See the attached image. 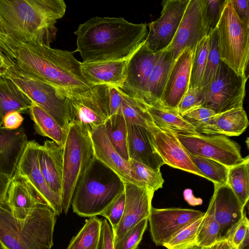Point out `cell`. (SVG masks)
<instances>
[{
    "label": "cell",
    "mask_w": 249,
    "mask_h": 249,
    "mask_svg": "<svg viewBox=\"0 0 249 249\" xmlns=\"http://www.w3.org/2000/svg\"><path fill=\"white\" fill-rule=\"evenodd\" d=\"M124 191V180L95 158L75 188L73 211L83 217L100 215Z\"/></svg>",
    "instance_id": "obj_5"
},
{
    "label": "cell",
    "mask_w": 249,
    "mask_h": 249,
    "mask_svg": "<svg viewBox=\"0 0 249 249\" xmlns=\"http://www.w3.org/2000/svg\"><path fill=\"white\" fill-rule=\"evenodd\" d=\"M121 111L126 124L140 125L147 129L153 124L152 119L145 105L140 101L129 96L121 89Z\"/></svg>",
    "instance_id": "obj_35"
},
{
    "label": "cell",
    "mask_w": 249,
    "mask_h": 249,
    "mask_svg": "<svg viewBox=\"0 0 249 249\" xmlns=\"http://www.w3.org/2000/svg\"><path fill=\"white\" fill-rule=\"evenodd\" d=\"M210 249H235L226 240H221L210 247Z\"/></svg>",
    "instance_id": "obj_52"
},
{
    "label": "cell",
    "mask_w": 249,
    "mask_h": 249,
    "mask_svg": "<svg viewBox=\"0 0 249 249\" xmlns=\"http://www.w3.org/2000/svg\"></svg>",
    "instance_id": "obj_59"
},
{
    "label": "cell",
    "mask_w": 249,
    "mask_h": 249,
    "mask_svg": "<svg viewBox=\"0 0 249 249\" xmlns=\"http://www.w3.org/2000/svg\"><path fill=\"white\" fill-rule=\"evenodd\" d=\"M38 158L40 168L46 183L54 193L61 198L63 146L53 141L46 140L43 145L39 144Z\"/></svg>",
    "instance_id": "obj_22"
},
{
    "label": "cell",
    "mask_w": 249,
    "mask_h": 249,
    "mask_svg": "<svg viewBox=\"0 0 249 249\" xmlns=\"http://www.w3.org/2000/svg\"><path fill=\"white\" fill-rule=\"evenodd\" d=\"M95 158L90 130L80 123L70 122L63 146L61 198L62 211L65 214L77 184Z\"/></svg>",
    "instance_id": "obj_6"
},
{
    "label": "cell",
    "mask_w": 249,
    "mask_h": 249,
    "mask_svg": "<svg viewBox=\"0 0 249 249\" xmlns=\"http://www.w3.org/2000/svg\"><path fill=\"white\" fill-rule=\"evenodd\" d=\"M209 50L201 89L209 85L214 78L221 62L219 56L216 28L208 35Z\"/></svg>",
    "instance_id": "obj_41"
},
{
    "label": "cell",
    "mask_w": 249,
    "mask_h": 249,
    "mask_svg": "<svg viewBox=\"0 0 249 249\" xmlns=\"http://www.w3.org/2000/svg\"><path fill=\"white\" fill-rule=\"evenodd\" d=\"M209 50V38L205 36L196 46L193 55L189 89L200 88Z\"/></svg>",
    "instance_id": "obj_39"
},
{
    "label": "cell",
    "mask_w": 249,
    "mask_h": 249,
    "mask_svg": "<svg viewBox=\"0 0 249 249\" xmlns=\"http://www.w3.org/2000/svg\"><path fill=\"white\" fill-rule=\"evenodd\" d=\"M160 53L152 51L144 42L130 57L125 78L120 89L142 102L148 80Z\"/></svg>",
    "instance_id": "obj_18"
},
{
    "label": "cell",
    "mask_w": 249,
    "mask_h": 249,
    "mask_svg": "<svg viewBox=\"0 0 249 249\" xmlns=\"http://www.w3.org/2000/svg\"><path fill=\"white\" fill-rule=\"evenodd\" d=\"M125 200L124 191L100 214L106 218L110 222L113 234L115 232L123 215Z\"/></svg>",
    "instance_id": "obj_44"
},
{
    "label": "cell",
    "mask_w": 249,
    "mask_h": 249,
    "mask_svg": "<svg viewBox=\"0 0 249 249\" xmlns=\"http://www.w3.org/2000/svg\"><path fill=\"white\" fill-rule=\"evenodd\" d=\"M216 114H218L211 109L200 107L187 112L182 116L196 127V125L207 122Z\"/></svg>",
    "instance_id": "obj_47"
},
{
    "label": "cell",
    "mask_w": 249,
    "mask_h": 249,
    "mask_svg": "<svg viewBox=\"0 0 249 249\" xmlns=\"http://www.w3.org/2000/svg\"><path fill=\"white\" fill-rule=\"evenodd\" d=\"M99 249H114L112 229L106 219L101 220V231Z\"/></svg>",
    "instance_id": "obj_48"
},
{
    "label": "cell",
    "mask_w": 249,
    "mask_h": 249,
    "mask_svg": "<svg viewBox=\"0 0 249 249\" xmlns=\"http://www.w3.org/2000/svg\"><path fill=\"white\" fill-rule=\"evenodd\" d=\"M226 0H205V18L208 35L216 29Z\"/></svg>",
    "instance_id": "obj_45"
},
{
    "label": "cell",
    "mask_w": 249,
    "mask_h": 249,
    "mask_svg": "<svg viewBox=\"0 0 249 249\" xmlns=\"http://www.w3.org/2000/svg\"><path fill=\"white\" fill-rule=\"evenodd\" d=\"M152 143L165 164L205 178L192 161L174 131L160 128L154 124L147 129Z\"/></svg>",
    "instance_id": "obj_16"
},
{
    "label": "cell",
    "mask_w": 249,
    "mask_h": 249,
    "mask_svg": "<svg viewBox=\"0 0 249 249\" xmlns=\"http://www.w3.org/2000/svg\"><path fill=\"white\" fill-rule=\"evenodd\" d=\"M130 58L117 61L81 62V71L86 80L93 86L106 85L121 89L125 78Z\"/></svg>",
    "instance_id": "obj_25"
},
{
    "label": "cell",
    "mask_w": 249,
    "mask_h": 249,
    "mask_svg": "<svg viewBox=\"0 0 249 249\" xmlns=\"http://www.w3.org/2000/svg\"><path fill=\"white\" fill-rule=\"evenodd\" d=\"M174 61L167 50L161 52L148 80L142 103L146 106L160 103Z\"/></svg>",
    "instance_id": "obj_28"
},
{
    "label": "cell",
    "mask_w": 249,
    "mask_h": 249,
    "mask_svg": "<svg viewBox=\"0 0 249 249\" xmlns=\"http://www.w3.org/2000/svg\"><path fill=\"white\" fill-rule=\"evenodd\" d=\"M190 156L193 163L204 176L205 178L217 185L227 184L229 169L228 167L212 159L190 153Z\"/></svg>",
    "instance_id": "obj_38"
},
{
    "label": "cell",
    "mask_w": 249,
    "mask_h": 249,
    "mask_svg": "<svg viewBox=\"0 0 249 249\" xmlns=\"http://www.w3.org/2000/svg\"><path fill=\"white\" fill-rule=\"evenodd\" d=\"M12 179L0 173V201L6 198Z\"/></svg>",
    "instance_id": "obj_51"
},
{
    "label": "cell",
    "mask_w": 249,
    "mask_h": 249,
    "mask_svg": "<svg viewBox=\"0 0 249 249\" xmlns=\"http://www.w3.org/2000/svg\"><path fill=\"white\" fill-rule=\"evenodd\" d=\"M2 121H3V119H2V118L1 117V116L0 115V127L2 126Z\"/></svg>",
    "instance_id": "obj_56"
},
{
    "label": "cell",
    "mask_w": 249,
    "mask_h": 249,
    "mask_svg": "<svg viewBox=\"0 0 249 249\" xmlns=\"http://www.w3.org/2000/svg\"><path fill=\"white\" fill-rule=\"evenodd\" d=\"M248 77L238 75L221 61L211 82L201 89L202 107L216 114L243 107Z\"/></svg>",
    "instance_id": "obj_9"
},
{
    "label": "cell",
    "mask_w": 249,
    "mask_h": 249,
    "mask_svg": "<svg viewBox=\"0 0 249 249\" xmlns=\"http://www.w3.org/2000/svg\"><path fill=\"white\" fill-rule=\"evenodd\" d=\"M28 112L36 134L48 137L58 144L64 146L67 129L61 127L52 116L35 104Z\"/></svg>",
    "instance_id": "obj_31"
},
{
    "label": "cell",
    "mask_w": 249,
    "mask_h": 249,
    "mask_svg": "<svg viewBox=\"0 0 249 249\" xmlns=\"http://www.w3.org/2000/svg\"><path fill=\"white\" fill-rule=\"evenodd\" d=\"M0 58L5 60V57L4 55L0 48Z\"/></svg>",
    "instance_id": "obj_54"
},
{
    "label": "cell",
    "mask_w": 249,
    "mask_h": 249,
    "mask_svg": "<svg viewBox=\"0 0 249 249\" xmlns=\"http://www.w3.org/2000/svg\"><path fill=\"white\" fill-rule=\"evenodd\" d=\"M194 50L185 49L174 60L164 87L160 103L176 109L189 89Z\"/></svg>",
    "instance_id": "obj_19"
},
{
    "label": "cell",
    "mask_w": 249,
    "mask_h": 249,
    "mask_svg": "<svg viewBox=\"0 0 249 249\" xmlns=\"http://www.w3.org/2000/svg\"><path fill=\"white\" fill-rule=\"evenodd\" d=\"M175 133L189 153L212 159L229 168L241 163L245 159L239 144L226 136Z\"/></svg>",
    "instance_id": "obj_10"
},
{
    "label": "cell",
    "mask_w": 249,
    "mask_h": 249,
    "mask_svg": "<svg viewBox=\"0 0 249 249\" xmlns=\"http://www.w3.org/2000/svg\"><path fill=\"white\" fill-rule=\"evenodd\" d=\"M148 218L141 221L129 230L119 241L114 243V249H136L147 228Z\"/></svg>",
    "instance_id": "obj_43"
},
{
    "label": "cell",
    "mask_w": 249,
    "mask_h": 249,
    "mask_svg": "<svg viewBox=\"0 0 249 249\" xmlns=\"http://www.w3.org/2000/svg\"><path fill=\"white\" fill-rule=\"evenodd\" d=\"M129 162L133 183L154 191L162 187L164 180L160 171L155 172L134 160Z\"/></svg>",
    "instance_id": "obj_37"
},
{
    "label": "cell",
    "mask_w": 249,
    "mask_h": 249,
    "mask_svg": "<svg viewBox=\"0 0 249 249\" xmlns=\"http://www.w3.org/2000/svg\"><path fill=\"white\" fill-rule=\"evenodd\" d=\"M221 240L219 225L215 219L212 207L209 205L197 231L196 245L200 248H209Z\"/></svg>",
    "instance_id": "obj_36"
},
{
    "label": "cell",
    "mask_w": 249,
    "mask_h": 249,
    "mask_svg": "<svg viewBox=\"0 0 249 249\" xmlns=\"http://www.w3.org/2000/svg\"><path fill=\"white\" fill-rule=\"evenodd\" d=\"M204 213L201 211L190 209L152 207L148 221L153 241L157 246H163L178 230Z\"/></svg>",
    "instance_id": "obj_15"
},
{
    "label": "cell",
    "mask_w": 249,
    "mask_h": 249,
    "mask_svg": "<svg viewBox=\"0 0 249 249\" xmlns=\"http://www.w3.org/2000/svg\"><path fill=\"white\" fill-rule=\"evenodd\" d=\"M227 184L245 208L249 199V158L229 168Z\"/></svg>",
    "instance_id": "obj_33"
},
{
    "label": "cell",
    "mask_w": 249,
    "mask_h": 249,
    "mask_svg": "<svg viewBox=\"0 0 249 249\" xmlns=\"http://www.w3.org/2000/svg\"><path fill=\"white\" fill-rule=\"evenodd\" d=\"M127 149L130 160L139 162L155 172H159L164 162L154 148L147 128L127 124Z\"/></svg>",
    "instance_id": "obj_21"
},
{
    "label": "cell",
    "mask_w": 249,
    "mask_h": 249,
    "mask_svg": "<svg viewBox=\"0 0 249 249\" xmlns=\"http://www.w3.org/2000/svg\"><path fill=\"white\" fill-rule=\"evenodd\" d=\"M202 248H200L197 246H194L192 247H191L188 249H201Z\"/></svg>",
    "instance_id": "obj_55"
},
{
    "label": "cell",
    "mask_w": 249,
    "mask_h": 249,
    "mask_svg": "<svg viewBox=\"0 0 249 249\" xmlns=\"http://www.w3.org/2000/svg\"><path fill=\"white\" fill-rule=\"evenodd\" d=\"M0 249H3L0 243Z\"/></svg>",
    "instance_id": "obj_57"
},
{
    "label": "cell",
    "mask_w": 249,
    "mask_h": 249,
    "mask_svg": "<svg viewBox=\"0 0 249 249\" xmlns=\"http://www.w3.org/2000/svg\"><path fill=\"white\" fill-rule=\"evenodd\" d=\"M95 157L114 172L124 181L133 183L129 162L117 152L109 140L104 124L90 131Z\"/></svg>",
    "instance_id": "obj_23"
},
{
    "label": "cell",
    "mask_w": 249,
    "mask_h": 249,
    "mask_svg": "<svg viewBox=\"0 0 249 249\" xmlns=\"http://www.w3.org/2000/svg\"><path fill=\"white\" fill-rule=\"evenodd\" d=\"M23 120V117L19 112H9L3 117L2 126L9 129H16L20 126Z\"/></svg>",
    "instance_id": "obj_50"
},
{
    "label": "cell",
    "mask_w": 249,
    "mask_h": 249,
    "mask_svg": "<svg viewBox=\"0 0 249 249\" xmlns=\"http://www.w3.org/2000/svg\"><path fill=\"white\" fill-rule=\"evenodd\" d=\"M106 132L112 146L118 154L129 161L127 149V127L121 112L110 116L104 124Z\"/></svg>",
    "instance_id": "obj_32"
},
{
    "label": "cell",
    "mask_w": 249,
    "mask_h": 249,
    "mask_svg": "<svg viewBox=\"0 0 249 249\" xmlns=\"http://www.w3.org/2000/svg\"><path fill=\"white\" fill-rule=\"evenodd\" d=\"M147 26L121 17H93L80 24L74 32V52L79 53L83 63L129 58L144 43Z\"/></svg>",
    "instance_id": "obj_2"
},
{
    "label": "cell",
    "mask_w": 249,
    "mask_h": 249,
    "mask_svg": "<svg viewBox=\"0 0 249 249\" xmlns=\"http://www.w3.org/2000/svg\"><path fill=\"white\" fill-rule=\"evenodd\" d=\"M189 0H165L159 18L149 24L145 44L152 51L164 50L172 41Z\"/></svg>",
    "instance_id": "obj_13"
},
{
    "label": "cell",
    "mask_w": 249,
    "mask_h": 249,
    "mask_svg": "<svg viewBox=\"0 0 249 249\" xmlns=\"http://www.w3.org/2000/svg\"><path fill=\"white\" fill-rule=\"evenodd\" d=\"M28 142L23 127L11 130L0 127V173L12 178Z\"/></svg>",
    "instance_id": "obj_24"
},
{
    "label": "cell",
    "mask_w": 249,
    "mask_h": 249,
    "mask_svg": "<svg viewBox=\"0 0 249 249\" xmlns=\"http://www.w3.org/2000/svg\"><path fill=\"white\" fill-rule=\"evenodd\" d=\"M220 228L222 240L228 231L243 216L244 209L227 184H214V192L209 203Z\"/></svg>",
    "instance_id": "obj_20"
},
{
    "label": "cell",
    "mask_w": 249,
    "mask_h": 249,
    "mask_svg": "<svg viewBox=\"0 0 249 249\" xmlns=\"http://www.w3.org/2000/svg\"><path fill=\"white\" fill-rule=\"evenodd\" d=\"M6 67V63L5 60L0 58V76L3 74L4 71Z\"/></svg>",
    "instance_id": "obj_53"
},
{
    "label": "cell",
    "mask_w": 249,
    "mask_h": 249,
    "mask_svg": "<svg viewBox=\"0 0 249 249\" xmlns=\"http://www.w3.org/2000/svg\"><path fill=\"white\" fill-rule=\"evenodd\" d=\"M210 248H202L201 249H210Z\"/></svg>",
    "instance_id": "obj_58"
},
{
    "label": "cell",
    "mask_w": 249,
    "mask_h": 249,
    "mask_svg": "<svg viewBox=\"0 0 249 249\" xmlns=\"http://www.w3.org/2000/svg\"><path fill=\"white\" fill-rule=\"evenodd\" d=\"M216 31L221 60L238 75L247 76L249 26L244 24L239 18L231 0H226Z\"/></svg>",
    "instance_id": "obj_7"
},
{
    "label": "cell",
    "mask_w": 249,
    "mask_h": 249,
    "mask_svg": "<svg viewBox=\"0 0 249 249\" xmlns=\"http://www.w3.org/2000/svg\"><path fill=\"white\" fill-rule=\"evenodd\" d=\"M57 216L48 205L42 204L25 219H19L13 216L6 198L0 200V243L3 249H51Z\"/></svg>",
    "instance_id": "obj_4"
},
{
    "label": "cell",
    "mask_w": 249,
    "mask_h": 249,
    "mask_svg": "<svg viewBox=\"0 0 249 249\" xmlns=\"http://www.w3.org/2000/svg\"><path fill=\"white\" fill-rule=\"evenodd\" d=\"M6 199L13 216L24 219L38 205L47 204L37 192L26 181L12 178Z\"/></svg>",
    "instance_id": "obj_26"
},
{
    "label": "cell",
    "mask_w": 249,
    "mask_h": 249,
    "mask_svg": "<svg viewBox=\"0 0 249 249\" xmlns=\"http://www.w3.org/2000/svg\"><path fill=\"white\" fill-rule=\"evenodd\" d=\"M204 215L193 219L178 230L163 246L167 249H188L196 246V232Z\"/></svg>",
    "instance_id": "obj_40"
},
{
    "label": "cell",
    "mask_w": 249,
    "mask_h": 249,
    "mask_svg": "<svg viewBox=\"0 0 249 249\" xmlns=\"http://www.w3.org/2000/svg\"><path fill=\"white\" fill-rule=\"evenodd\" d=\"M235 249H248L249 221L245 212L242 218L228 231L224 237Z\"/></svg>",
    "instance_id": "obj_42"
},
{
    "label": "cell",
    "mask_w": 249,
    "mask_h": 249,
    "mask_svg": "<svg viewBox=\"0 0 249 249\" xmlns=\"http://www.w3.org/2000/svg\"><path fill=\"white\" fill-rule=\"evenodd\" d=\"M5 60L23 73L47 83L64 94L83 93L93 86L85 79L74 52L23 43L0 35Z\"/></svg>",
    "instance_id": "obj_1"
},
{
    "label": "cell",
    "mask_w": 249,
    "mask_h": 249,
    "mask_svg": "<svg viewBox=\"0 0 249 249\" xmlns=\"http://www.w3.org/2000/svg\"><path fill=\"white\" fill-rule=\"evenodd\" d=\"M66 7L63 0H0V35L50 46Z\"/></svg>",
    "instance_id": "obj_3"
},
{
    "label": "cell",
    "mask_w": 249,
    "mask_h": 249,
    "mask_svg": "<svg viewBox=\"0 0 249 249\" xmlns=\"http://www.w3.org/2000/svg\"><path fill=\"white\" fill-rule=\"evenodd\" d=\"M235 13L240 20L249 26V8L248 0H231Z\"/></svg>",
    "instance_id": "obj_49"
},
{
    "label": "cell",
    "mask_w": 249,
    "mask_h": 249,
    "mask_svg": "<svg viewBox=\"0 0 249 249\" xmlns=\"http://www.w3.org/2000/svg\"><path fill=\"white\" fill-rule=\"evenodd\" d=\"M205 0H189L169 51L174 61L186 49L194 50L208 31L205 18Z\"/></svg>",
    "instance_id": "obj_12"
},
{
    "label": "cell",
    "mask_w": 249,
    "mask_h": 249,
    "mask_svg": "<svg viewBox=\"0 0 249 249\" xmlns=\"http://www.w3.org/2000/svg\"><path fill=\"white\" fill-rule=\"evenodd\" d=\"M3 75L11 79L29 98L67 129L70 121L66 96L53 86L30 76L6 61Z\"/></svg>",
    "instance_id": "obj_8"
},
{
    "label": "cell",
    "mask_w": 249,
    "mask_h": 249,
    "mask_svg": "<svg viewBox=\"0 0 249 249\" xmlns=\"http://www.w3.org/2000/svg\"><path fill=\"white\" fill-rule=\"evenodd\" d=\"M39 144L34 140L28 142L12 178H20L28 182L59 215L63 212L62 199L50 189L41 171L38 158Z\"/></svg>",
    "instance_id": "obj_14"
},
{
    "label": "cell",
    "mask_w": 249,
    "mask_h": 249,
    "mask_svg": "<svg viewBox=\"0 0 249 249\" xmlns=\"http://www.w3.org/2000/svg\"><path fill=\"white\" fill-rule=\"evenodd\" d=\"M101 231V220L90 217L66 249H99Z\"/></svg>",
    "instance_id": "obj_34"
},
{
    "label": "cell",
    "mask_w": 249,
    "mask_h": 249,
    "mask_svg": "<svg viewBox=\"0 0 249 249\" xmlns=\"http://www.w3.org/2000/svg\"><path fill=\"white\" fill-rule=\"evenodd\" d=\"M125 206L121 220L113 234L114 243L119 241L141 221L148 218L155 191L124 181Z\"/></svg>",
    "instance_id": "obj_17"
},
{
    "label": "cell",
    "mask_w": 249,
    "mask_h": 249,
    "mask_svg": "<svg viewBox=\"0 0 249 249\" xmlns=\"http://www.w3.org/2000/svg\"><path fill=\"white\" fill-rule=\"evenodd\" d=\"M34 104L29 97L9 78L0 76V115L11 111L25 113Z\"/></svg>",
    "instance_id": "obj_29"
},
{
    "label": "cell",
    "mask_w": 249,
    "mask_h": 249,
    "mask_svg": "<svg viewBox=\"0 0 249 249\" xmlns=\"http://www.w3.org/2000/svg\"><path fill=\"white\" fill-rule=\"evenodd\" d=\"M108 85H96L79 94H64L70 122L80 123L90 131L102 125L110 117Z\"/></svg>",
    "instance_id": "obj_11"
},
{
    "label": "cell",
    "mask_w": 249,
    "mask_h": 249,
    "mask_svg": "<svg viewBox=\"0 0 249 249\" xmlns=\"http://www.w3.org/2000/svg\"><path fill=\"white\" fill-rule=\"evenodd\" d=\"M145 106L157 127L179 133H199L195 126L185 120L176 109L165 107L159 103Z\"/></svg>",
    "instance_id": "obj_30"
},
{
    "label": "cell",
    "mask_w": 249,
    "mask_h": 249,
    "mask_svg": "<svg viewBox=\"0 0 249 249\" xmlns=\"http://www.w3.org/2000/svg\"><path fill=\"white\" fill-rule=\"evenodd\" d=\"M202 95L200 88L189 89L176 107L181 116L187 112L202 107Z\"/></svg>",
    "instance_id": "obj_46"
},
{
    "label": "cell",
    "mask_w": 249,
    "mask_h": 249,
    "mask_svg": "<svg viewBox=\"0 0 249 249\" xmlns=\"http://www.w3.org/2000/svg\"><path fill=\"white\" fill-rule=\"evenodd\" d=\"M248 125L247 113L240 107L216 114L196 128L199 133L205 135L237 136L244 132Z\"/></svg>",
    "instance_id": "obj_27"
}]
</instances>
